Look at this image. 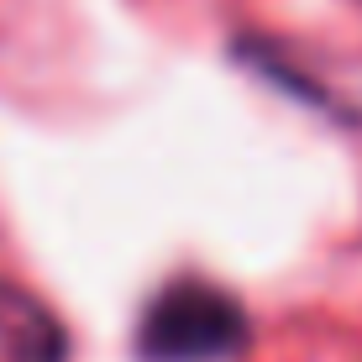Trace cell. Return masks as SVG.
Here are the masks:
<instances>
[{"label": "cell", "instance_id": "7a4b0ae2", "mask_svg": "<svg viewBox=\"0 0 362 362\" xmlns=\"http://www.w3.org/2000/svg\"><path fill=\"white\" fill-rule=\"evenodd\" d=\"M0 362H69V336L37 294L0 279Z\"/></svg>", "mask_w": 362, "mask_h": 362}, {"label": "cell", "instance_id": "6da1fadb", "mask_svg": "<svg viewBox=\"0 0 362 362\" xmlns=\"http://www.w3.org/2000/svg\"><path fill=\"white\" fill-rule=\"evenodd\" d=\"M247 310L242 299L205 279H179L153 294L136 326L142 362H226L247 346Z\"/></svg>", "mask_w": 362, "mask_h": 362}]
</instances>
